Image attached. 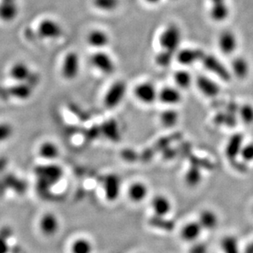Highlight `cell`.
<instances>
[{
  "label": "cell",
  "instance_id": "cell-17",
  "mask_svg": "<svg viewBox=\"0 0 253 253\" xmlns=\"http://www.w3.org/2000/svg\"><path fill=\"white\" fill-rule=\"evenodd\" d=\"M203 230L198 220L187 222L180 230V236L185 243H195L199 240Z\"/></svg>",
  "mask_w": 253,
  "mask_h": 253
},
{
  "label": "cell",
  "instance_id": "cell-20",
  "mask_svg": "<svg viewBox=\"0 0 253 253\" xmlns=\"http://www.w3.org/2000/svg\"><path fill=\"white\" fill-rule=\"evenodd\" d=\"M18 5L16 0L0 1V21L11 22L18 18Z\"/></svg>",
  "mask_w": 253,
  "mask_h": 253
},
{
  "label": "cell",
  "instance_id": "cell-31",
  "mask_svg": "<svg viewBox=\"0 0 253 253\" xmlns=\"http://www.w3.org/2000/svg\"><path fill=\"white\" fill-rule=\"evenodd\" d=\"M239 120L245 125H253V105L250 103H245L240 105L237 110Z\"/></svg>",
  "mask_w": 253,
  "mask_h": 253
},
{
  "label": "cell",
  "instance_id": "cell-35",
  "mask_svg": "<svg viewBox=\"0 0 253 253\" xmlns=\"http://www.w3.org/2000/svg\"><path fill=\"white\" fill-rule=\"evenodd\" d=\"M72 253H92V243L86 238H78L73 242L71 248Z\"/></svg>",
  "mask_w": 253,
  "mask_h": 253
},
{
  "label": "cell",
  "instance_id": "cell-3",
  "mask_svg": "<svg viewBox=\"0 0 253 253\" xmlns=\"http://www.w3.org/2000/svg\"><path fill=\"white\" fill-rule=\"evenodd\" d=\"M127 84L123 80H117L110 85L104 97V107L114 110L122 104L126 97Z\"/></svg>",
  "mask_w": 253,
  "mask_h": 253
},
{
  "label": "cell",
  "instance_id": "cell-40",
  "mask_svg": "<svg viewBox=\"0 0 253 253\" xmlns=\"http://www.w3.org/2000/svg\"><path fill=\"white\" fill-rule=\"evenodd\" d=\"M243 253H253V241L246 247Z\"/></svg>",
  "mask_w": 253,
  "mask_h": 253
},
{
  "label": "cell",
  "instance_id": "cell-14",
  "mask_svg": "<svg viewBox=\"0 0 253 253\" xmlns=\"http://www.w3.org/2000/svg\"><path fill=\"white\" fill-rule=\"evenodd\" d=\"M210 3L209 17L212 21L221 23L230 16V7L227 0H208Z\"/></svg>",
  "mask_w": 253,
  "mask_h": 253
},
{
  "label": "cell",
  "instance_id": "cell-42",
  "mask_svg": "<svg viewBox=\"0 0 253 253\" xmlns=\"http://www.w3.org/2000/svg\"></svg>",
  "mask_w": 253,
  "mask_h": 253
},
{
  "label": "cell",
  "instance_id": "cell-7",
  "mask_svg": "<svg viewBox=\"0 0 253 253\" xmlns=\"http://www.w3.org/2000/svg\"><path fill=\"white\" fill-rule=\"evenodd\" d=\"M217 48L224 56H233L237 52L239 45L238 36L230 30L220 32L217 37Z\"/></svg>",
  "mask_w": 253,
  "mask_h": 253
},
{
  "label": "cell",
  "instance_id": "cell-26",
  "mask_svg": "<svg viewBox=\"0 0 253 253\" xmlns=\"http://www.w3.org/2000/svg\"><path fill=\"white\" fill-rule=\"evenodd\" d=\"M127 193L133 202L140 203L145 201L148 195V187L141 181H136L129 185Z\"/></svg>",
  "mask_w": 253,
  "mask_h": 253
},
{
  "label": "cell",
  "instance_id": "cell-41",
  "mask_svg": "<svg viewBox=\"0 0 253 253\" xmlns=\"http://www.w3.org/2000/svg\"><path fill=\"white\" fill-rule=\"evenodd\" d=\"M145 3H148L150 5H157L162 0H145Z\"/></svg>",
  "mask_w": 253,
  "mask_h": 253
},
{
  "label": "cell",
  "instance_id": "cell-9",
  "mask_svg": "<svg viewBox=\"0 0 253 253\" xmlns=\"http://www.w3.org/2000/svg\"><path fill=\"white\" fill-rule=\"evenodd\" d=\"M206 53L196 47L181 48L176 55V60L183 68H188L197 63H201Z\"/></svg>",
  "mask_w": 253,
  "mask_h": 253
},
{
  "label": "cell",
  "instance_id": "cell-5",
  "mask_svg": "<svg viewBox=\"0 0 253 253\" xmlns=\"http://www.w3.org/2000/svg\"><path fill=\"white\" fill-rule=\"evenodd\" d=\"M159 89L149 81H140L133 88V96L138 102L145 105H151L158 100Z\"/></svg>",
  "mask_w": 253,
  "mask_h": 253
},
{
  "label": "cell",
  "instance_id": "cell-6",
  "mask_svg": "<svg viewBox=\"0 0 253 253\" xmlns=\"http://www.w3.org/2000/svg\"><path fill=\"white\" fill-rule=\"evenodd\" d=\"M36 32L38 37L45 40L60 39L64 33L61 24L52 19H44L39 21Z\"/></svg>",
  "mask_w": 253,
  "mask_h": 253
},
{
  "label": "cell",
  "instance_id": "cell-36",
  "mask_svg": "<svg viewBox=\"0 0 253 253\" xmlns=\"http://www.w3.org/2000/svg\"><path fill=\"white\" fill-rule=\"evenodd\" d=\"M174 59H176V55L164 50H160L156 55V63L161 68H166L168 66L171 65Z\"/></svg>",
  "mask_w": 253,
  "mask_h": 253
},
{
  "label": "cell",
  "instance_id": "cell-1",
  "mask_svg": "<svg viewBox=\"0 0 253 253\" xmlns=\"http://www.w3.org/2000/svg\"><path fill=\"white\" fill-rule=\"evenodd\" d=\"M182 32L176 24H169L165 26L158 37V44L160 50L167 51L174 55L181 49Z\"/></svg>",
  "mask_w": 253,
  "mask_h": 253
},
{
  "label": "cell",
  "instance_id": "cell-11",
  "mask_svg": "<svg viewBox=\"0 0 253 253\" xmlns=\"http://www.w3.org/2000/svg\"><path fill=\"white\" fill-rule=\"evenodd\" d=\"M158 101L165 107H176L183 101V93L175 85L163 86L158 91Z\"/></svg>",
  "mask_w": 253,
  "mask_h": 253
},
{
  "label": "cell",
  "instance_id": "cell-24",
  "mask_svg": "<svg viewBox=\"0 0 253 253\" xmlns=\"http://www.w3.org/2000/svg\"><path fill=\"white\" fill-rule=\"evenodd\" d=\"M39 229L46 236L54 235L59 229V221L57 217L52 213H47L39 220Z\"/></svg>",
  "mask_w": 253,
  "mask_h": 253
},
{
  "label": "cell",
  "instance_id": "cell-25",
  "mask_svg": "<svg viewBox=\"0 0 253 253\" xmlns=\"http://www.w3.org/2000/svg\"><path fill=\"white\" fill-rule=\"evenodd\" d=\"M34 92V86L30 82H15L9 88V94L18 100H27Z\"/></svg>",
  "mask_w": 253,
  "mask_h": 253
},
{
  "label": "cell",
  "instance_id": "cell-16",
  "mask_svg": "<svg viewBox=\"0 0 253 253\" xmlns=\"http://www.w3.org/2000/svg\"><path fill=\"white\" fill-rule=\"evenodd\" d=\"M231 76L238 80H245L251 73V65L249 61L243 56H235L230 62V67Z\"/></svg>",
  "mask_w": 253,
  "mask_h": 253
},
{
  "label": "cell",
  "instance_id": "cell-13",
  "mask_svg": "<svg viewBox=\"0 0 253 253\" xmlns=\"http://www.w3.org/2000/svg\"><path fill=\"white\" fill-rule=\"evenodd\" d=\"M86 43L94 50H105L111 44V37L103 29H93L86 36Z\"/></svg>",
  "mask_w": 253,
  "mask_h": 253
},
{
  "label": "cell",
  "instance_id": "cell-23",
  "mask_svg": "<svg viewBox=\"0 0 253 253\" xmlns=\"http://www.w3.org/2000/svg\"><path fill=\"white\" fill-rule=\"evenodd\" d=\"M195 78L192 73L186 68L176 70L173 74L174 85L178 87L182 92L187 91L194 86Z\"/></svg>",
  "mask_w": 253,
  "mask_h": 253
},
{
  "label": "cell",
  "instance_id": "cell-15",
  "mask_svg": "<svg viewBox=\"0 0 253 253\" xmlns=\"http://www.w3.org/2000/svg\"><path fill=\"white\" fill-rule=\"evenodd\" d=\"M8 76L15 82H30L33 72L28 63L24 61H17L8 69Z\"/></svg>",
  "mask_w": 253,
  "mask_h": 253
},
{
  "label": "cell",
  "instance_id": "cell-18",
  "mask_svg": "<svg viewBox=\"0 0 253 253\" xmlns=\"http://www.w3.org/2000/svg\"><path fill=\"white\" fill-rule=\"evenodd\" d=\"M172 207L171 199L163 194L156 195L151 201V208L157 216H167L172 211Z\"/></svg>",
  "mask_w": 253,
  "mask_h": 253
},
{
  "label": "cell",
  "instance_id": "cell-34",
  "mask_svg": "<svg viewBox=\"0 0 253 253\" xmlns=\"http://www.w3.org/2000/svg\"><path fill=\"white\" fill-rule=\"evenodd\" d=\"M15 134L14 126L7 121L0 122V144L10 141Z\"/></svg>",
  "mask_w": 253,
  "mask_h": 253
},
{
  "label": "cell",
  "instance_id": "cell-38",
  "mask_svg": "<svg viewBox=\"0 0 253 253\" xmlns=\"http://www.w3.org/2000/svg\"><path fill=\"white\" fill-rule=\"evenodd\" d=\"M10 235L11 230L9 228H5L0 232V253H8L9 252L8 239Z\"/></svg>",
  "mask_w": 253,
  "mask_h": 253
},
{
  "label": "cell",
  "instance_id": "cell-30",
  "mask_svg": "<svg viewBox=\"0 0 253 253\" xmlns=\"http://www.w3.org/2000/svg\"><path fill=\"white\" fill-rule=\"evenodd\" d=\"M202 181V173L197 166L189 168L184 175V182L189 188H196Z\"/></svg>",
  "mask_w": 253,
  "mask_h": 253
},
{
  "label": "cell",
  "instance_id": "cell-22",
  "mask_svg": "<svg viewBox=\"0 0 253 253\" xmlns=\"http://www.w3.org/2000/svg\"><path fill=\"white\" fill-rule=\"evenodd\" d=\"M203 231H213L219 226L220 219L217 212L210 209L202 210L198 219Z\"/></svg>",
  "mask_w": 253,
  "mask_h": 253
},
{
  "label": "cell",
  "instance_id": "cell-12",
  "mask_svg": "<svg viewBox=\"0 0 253 253\" xmlns=\"http://www.w3.org/2000/svg\"><path fill=\"white\" fill-rule=\"evenodd\" d=\"M194 85L201 95L211 99L218 97L221 92V88L218 81L205 75L197 77Z\"/></svg>",
  "mask_w": 253,
  "mask_h": 253
},
{
  "label": "cell",
  "instance_id": "cell-19",
  "mask_svg": "<svg viewBox=\"0 0 253 253\" xmlns=\"http://www.w3.org/2000/svg\"><path fill=\"white\" fill-rule=\"evenodd\" d=\"M244 142L243 136L240 133H235L230 136L225 147V156L227 157V159L235 160L238 158Z\"/></svg>",
  "mask_w": 253,
  "mask_h": 253
},
{
  "label": "cell",
  "instance_id": "cell-39",
  "mask_svg": "<svg viewBox=\"0 0 253 253\" xmlns=\"http://www.w3.org/2000/svg\"><path fill=\"white\" fill-rule=\"evenodd\" d=\"M188 253H208V246L199 240L190 244Z\"/></svg>",
  "mask_w": 253,
  "mask_h": 253
},
{
  "label": "cell",
  "instance_id": "cell-4",
  "mask_svg": "<svg viewBox=\"0 0 253 253\" xmlns=\"http://www.w3.org/2000/svg\"><path fill=\"white\" fill-rule=\"evenodd\" d=\"M90 62L94 69L106 76H111L116 72V61L105 50H94L91 55Z\"/></svg>",
  "mask_w": 253,
  "mask_h": 253
},
{
  "label": "cell",
  "instance_id": "cell-32",
  "mask_svg": "<svg viewBox=\"0 0 253 253\" xmlns=\"http://www.w3.org/2000/svg\"><path fill=\"white\" fill-rule=\"evenodd\" d=\"M93 7L104 13H111L116 11L120 5V0H93Z\"/></svg>",
  "mask_w": 253,
  "mask_h": 253
},
{
  "label": "cell",
  "instance_id": "cell-27",
  "mask_svg": "<svg viewBox=\"0 0 253 253\" xmlns=\"http://www.w3.org/2000/svg\"><path fill=\"white\" fill-rule=\"evenodd\" d=\"M104 187L106 193L107 198L109 201L116 200L120 193L121 182L118 177L115 175H109L104 180Z\"/></svg>",
  "mask_w": 253,
  "mask_h": 253
},
{
  "label": "cell",
  "instance_id": "cell-10",
  "mask_svg": "<svg viewBox=\"0 0 253 253\" xmlns=\"http://www.w3.org/2000/svg\"><path fill=\"white\" fill-rule=\"evenodd\" d=\"M39 185L43 188H49L59 181L62 177V171L60 167L55 165L38 168L36 171Z\"/></svg>",
  "mask_w": 253,
  "mask_h": 253
},
{
  "label": "cell",
  "instance_id": "cell-29",
  "mask_svg": "<svg viewBox=\"0 0 253 253\" xmlns=\"http://www.w3.org/2000/svg\"><path fill=\"white\" fill-rule=\"evenodd\" d=\"M222 253H243L238 237L235 235H225L220 242Z\"/></svg>",
  "mask_w": 253,
  "mask_h": 253
},
{
  "label": "cell",
  "instance_id": "cell-8",
  "mask_svg": "<svg viewBox=\"0 0 253 253\" xmlns=\"http://www.w3.org/2000/svg\"><path fill=\"white\" fill-rule=\"evenodd\" d=\"M208 72L224 81H230L232 78L229 67L224 65L214 55L205 54L201 62Z\"/></svg>",
  "mask_w": 253,
  "mask_h": 253
},
{
  "label": "cell",
  "instance_id": "cell-37",
  "mask_svg": "<svg viewBox=\"0 0 253 253\" xmlns=\"http://www.w3.org/2000/svg\"><path fill=\"white\" fill-rule=\"evenodd\" d=\"M242 161L244 163H253V141L244 142L243 147L241 149L240 155H239Z\"/></svg>",
  "mask_w": 253,
  "mask_h": 253
},
{
  "label": "cell",
  "instance_id": "cell-28",
  "mask_svg": "<svg viewBox=\"0 0 253 253\" xmlns=\"http://www.w3.org/2000/svg\"><path fill=\"white\" fill-rule=\"evenodd\" d=\"M159 121L164 128H173L178 124L180 114L176 110V107H166L161 112Z\"/></svg>",
  "mask_w": 253,
  "mask_h": 253
},
{
  "label": "cell",
  "instance_id": "cell-21",
  "mask_svg": "<svg viewBox=\"0 0 253 253\" xmlns=\"http://www.w3.org/2000/svg\"><path fill=\"white\" fill-rule=\"evenodd\" d=\"M38 156L41 159L48 161H54L60 156V148L54 141L45 140L39 144L38 147Z\"/></svg>",
  "mask_w": 253,
  "mask_h": 253
},
{
  "label": "cell",
  "instance_id": "cell-33",
  "mask_svg": "<svg viewBox=\"0 0 253 253\" xmlns=\"http://www.w3.org/2000/svg\"><path fill=\"white\" fill-rule=\"evenodd\" d=\"M149 225L158 230L164 231H171L174 229V223L171 219H166V217H161L154 215L149 219Z\"/></svg>",
  "mask_w": 253,
  "mask_h": 253
},
{
  "label": "cell",
  "instance_id": "cell-2",
  "mask_svg": "<svg viewBox=\"0 0 253 253\" xmlns=\"http://www.w3.org/2000/svg\"><path fill=\"white\" fill-rule=\"evenodd\" d=\"M81 70V58L79 53L71 50L65 54L60 66V74L65 81H75Z\"/></svg>",
  "mask_w": 253,
  "mask_h": 253
}]
</instances>
